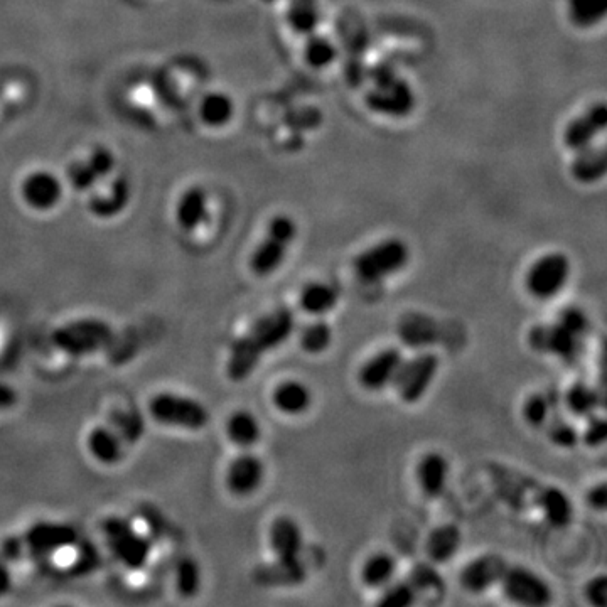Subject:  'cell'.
Wrapping results in <instances>:
<instances>
[{"mask_svg": "<svg viewBox=\"0 0 607 607\" xmlns=\"http://www.w3.org/2000/svg\"><path fill=\"white\" fill-rule=\"evenodd\" d=\"M12 402H14V393L9 388L0 385V409L2 407H9Z\"/></svg>", "mask_w": 607, "mask_h": 607, "instance_id": "f907efd6", "label": "cell"}, {"mask_svg": "<svg viewBox=\"0 0 607 607\" xmlns=\"http://www.w3.org/2000/svg\"><path fill=\"white\" fill-rule=\"evenodd\" d=\"M607 0H569V17L575 26L582 29L597 26L604 21Z\"/></svg>", "mask_w": 607, "mask_h": 607, "instance_id": "e575fe53", "label": "cell"}, {"mask_svg": "<svg viewBox=\"0 0 607 607\" xmlns=\"http://www.w3.org/2000/svg\"><path fill=\"white\" fill-rule=\"evenodd\" d=\"M607 108L604 103H594L586 112L575 117L564 130V144L572 151L591 146L597 135L606 129Z\"/></svg>", "mask_w": 607, "mask_h": 607, "instance_id": "ac0fdd59", "label": "cell"}, {"mask_svg": "<svg viewBox=\"0 0 607 607\" xmlns=\"http://www.w3.org/2000/svg\"><path fill=\"white\" fill-rule=\"evenodd\" d=\"M461 543V530L456 525H441L429 533L425 542V552L434 564H447L456 557Z\"/></svg>", "mask_w": 607, "mask_h": 607, "instance_id": "83f0119b", "label": "cell"}, {"mask_svg": "<svg viewBox=\"0 0 607 607\" xmlns=\"http://www.w3.org/2000/svg\"><path fill=\"white\" fill-rule=\"evenodd\" d=\"M417 481L427 498L436 500L446 491L449 481V462L441 452H427L417 464Z\"/></svg>", "mask_w": 607, "mask_h": 607, "instance_id": "603a6c76", "label": "cell"}, {"mask_svg": "<svg viewBox=\"0 0 607 607\" xmlns=\"http://www.w3.org/2000/svg\"><path fill=\"white\" fill-rule=\"evenodd\" d=\"M537 506L547 518V522L555 528L569 527L574 518L572 501L562 489L555 486H547L538 491Z\"/></svg>", "mask_w": 607, "mask_h": 607, "instance_id": "484cf974", "label": "cell"}, {"mask_svg": "<svg viewBox=\"0 0 607 607\" xmlns=\"http://www.w3.org/2000/svg\"><path fill=\"white\" fill-rule=\"evenodd\" d=\"M338 58V49L331 39L319 34H309L306 46H304V60L314 70H324L333 65Z\"/></svg>", "mask_w": 607, "mask_h": 607, "instance_id": "d6a6232c", "label": "cell"}, {"mask_svg": "<svg viewBox=\"0 0 607 607\" xmlns=\"http://www.w3.org/2000/svg\"><path fill=\"white\" fill-rule=\"evenodd\" d=\"M294 329L296 317L289 307H280L258 317L247 333L231 344L226 360V375L231 382H245L267 353L289 341Z\"/></svg>", "mask_w": 607, "mask_h": 607, "instance_id": "6da1fadb", "label": "cell"}, {"mask_svg": "<svg viewBox=\"0 0 607 607\" xmlns=\"http://www.w3.org/2000/svg\"><path fill=\"white\" fill-rule=\"evenodd\" d=\"M410 248L400 238H387L366 248L355 260V272L360 280L373 284L395 275L409 265Z\"/></svg>", "mask_w": 607, "mask_h": 607, "instance_id": "277c9868", "label": "cell"}, {"mask_svg": "<svg viewBox=\"0 0 607 607\" xmlns=\"http://www.w3.org/2000/svg\"><path fill=\"white\" fill-rule=\"evenodd\" d=\"M607 503V486L606 483H599L597 486H592L587 493V505L594 510L602 511L606 508Z\"/></svg>", "mask_w": 607, "mask_h": 607, "instance_id": "681fc988", "label": "cell"}, {"mask_svg": "<svg viewBox=\"0 0 607 607\" xmlns=\"http://www.w3.org/2000/svg\"><path fill=\"white\" fill-rule=\"evenodd\" d=\"M417 592V587L410 579L392 581L387 587H383L382 597L378 599L377 604L380 607H409L417 602Z\"/></svg>", "mask_w": 607, "mask_h": 607, "instance_id": "74e56055", "label": "cell"}, {"mask_svg": "<svg viewBox=\"0 0 607 607\" xmlns=\"http://www.w3.org/2000/svg\"><path fill=\"white\" fill-rule=\"evenodd\" d=\"M132 181L124 172H113L110 178L86 194V208L95 218L112 220L122 215L132 201Z\"/></svg>", "mask_w": 607, "mask_h": 607, "instance_id": "8fae6325", "label": "cell"}, {"mask_svg": "<svg viewBox=\"0 0 607 607\" xmlns=\"http://www.w3.org/2000/svg\"><path fill=\"white\" fill-rule=\"evenodd\" d=\"M506 567H508V562L501 555H481L466 564V567L461 570L459 581L466 591L481 594V592L489 591L491 587L498 586Z\"/></svg>", "mask_w": 607, "mask_h": 607, "instance_id": "e0dca14e", "label": "cell"}, {"mask_svg": "<svg viewBox=\"0 0 607 607\" xmlns=\"http://www.w3.org/2000/svg\"><path fill=\"white\" fill-rule=\"evenodd\" d=\"M498 586L501 587L506 599L520 606H548L554 597V592L545 579L522 565L508 564Z\"/></svg>", "mask_w": 607, "mask_h": 607, "instance_id": "30bf717a", "label": "cell"}, {"mask_svg": "<svg viewBox=\"0 0 607 607\" xmlns=\"http://www.w3.org/2000/svg\"><path fill=\"white\" fill-rule=\"evenodd\" d=\"M83 157H85L86 164L90 166L93 174H95V178L98 179V183L110 178L113 172L119 171V159L110 147H92Z\"/></svg>", "mask_w": 607, "mask_h": 607, "instance_id": "ab89813d", "label": "cell"}, {"mask_svg": "<svg viewBox=\"0 0 607 607\" xmlns=\"http://www.w3.org/2000/svg\"><path fill=\"white\" fill-rule=\"evenodd\" d=\"M297 237L296 221L291 216L277 215L269 221L265 235L250 255V270L257 277H269L284 264Z\"/></svg>", "mask_w": 607, "mask_h": 607, "instance_id": "3957f363", "label": "cell"}, {"mask_svg": "<svg viewBox=\"0 0 607 607\" xmlns=\"http://www.w3.org/2000/svg\"><path fill=\"white\" fill-rule=\"evenodd\" d=\"M403 360L405 358L398 348H385L378 351L377 355L371 356L370 360L361 365L358 371V383L368 392H378L387 388L397 377Z\"/></svg>", "mask_w": 607, "mask_h": 607, "instance_id": "2e32d148", "label": "cell"}, {"mask_svg": "<svg viewBox=\"0 0 607 607\" xmlns=\"http://www.w3.org/2000/svg\"><path fill=\"white\" fill-rule=\"evenodd\" d=\"M88 451L102 464H117L124 456L125 442L112 424L100 425L88 436Z\"/></svg>", "mask_w": 607, "mask_h": 607, "instance_id": "d4e9b609", "label": "cell"}, {"mask_svg": "<svg viewBox=\"0 0 607 607\" xmlns=\"http://www.w3.org/2000/svg\"><path fill=\"white\" fill-rule=\"evenodd\" d=\"M265 479V464L252 452H243L228 464L225 483L231 495L250 496L258 491Z\"/></svg>", "mask_w": 607, "mask_h": 607, "instance_id": "5bb4252c", "label": "cell"}, {"mask_svg": "<svg viewBox=\"0 0 607 607\" xmlns=\"http://www.w3.org/2000/svg\"><path fill=\"white\" fill-rule=\"evenodd\" d=\"M156 422L181 429L201 430L210 422V412L203 403L176 393H159L149 405Z\"/></svg>", "mask_w": 607, "mask_h": 607, "instance_id": "52a82bcc", "label": "cell"}, {"mask_svg": "<svg viewBox=\"0 0 607 607\" xmlns=\"http://www.w3.org/2000/svg\"><path fill=\"white\" fill-rule=\"evenodd\" d=\"M319 21H321L319 0H289L287 22L294 33L301 36L316 33Z\"/></svg>", "mask_w": 607, "mask_h": 607, "instance_id": "1f68e13d", "label": "cell"}, {"mask_svg": "<svg viewBox=\"0 0 607 607\" xmlns=\"http://www.w3.org/2000/svg\"><path fill=\"white\" fill-rule=\"evenodd\" d=\"M269 545L275 559H301L304 548V535L299 523L291 516L275 518L269 528Z\"/></svg>", "mask_w": 607, "mask_h": 607, "instance_id": "ffe728a7", "label": "cell"}, {"mask_svg": "<svg viewBox=\"0 0 607 607\" xmlns=\"http://www.w3.org/2000/svg\"><path fill=\"white\" fill-rule=\"evenodd\" d=\"M565 405L575 417H589L601 405V398L587 383L577 382L565 393Z\"/></svg>", "mask_w": 607, "mask_h": 607, "instance_id": "836d02e7", "label": "cell"}, {"mask_svg": "<svg viewBox=\"0 0 607 607\" xmlns=\"http://www.w3.org/2000/svg\"><path fill=\"white\" fill-rule=\"evenodd\" d=\"M105 533H107L108 543L112 547L115 557L127 565L129 569L137 570L146 564L151 545L146 538L140 537L129 523L119 518H113L105 523Z\"/></svg>", "mask_w": 607, "mask_h": 607, "instance_id": "7c38bea8", "label": "cell"}, {"mask_svg": "<svg viewBox=\"0 0 607 607\" xmlns=\"http://www.w3.org/2000/svg\"><path fill=\"white\" fill-rule=\"evenodd\" d=\"M301 348L307 355H323L333 344V328L323 319L307 324L301 333Z\"/></svg>", "mask_w": 607, "mask_h": 607, "instance_id": "d590c367", "label": "cell"}, {"mask_svg": "<svg viewBox=\"0 0 607 607\" xmlns=\"http://www.w3.org/2000/svg\"><path fill=\"white\" fill-rule=\"evenodd\" d=\"M178 589L183 596H194L199 589V569L191 559L181 560L178 564Z\"/></svg>", "mask_w": 607, "mask_h": 607, "instance_id": "f6af8a7d", "label": "cell"}, {"mask_svg": "<svg viewBox=\"0 0 607 607\" xmlns=\"http://www.w3.org/2000/svg\"><path fill=\"white\" fill-rule=\"evenodd\" d=\"M587 419H589V422H587L586 430H584V442L589 447L604 446L607 437L606 420L594 414L589 415Z\"/></svg>", "mask_w": 607, "mask_h": 607, "instance_id": "7dc6e473", "label": "cell"}, {"mask_svg": "<svg viewBox=\"0 0 607 607\" xmlns=\"http://www.w3.org/2000/svg\"><path fill=\"white\" fill-rule=\"evenodd\" d=\"M439 368L441 360L434 353H420L410 360H403L392 383L400 400L410 405L420 402L436 380Z\"/></svg>", "mask_w": 607, "mask_h": 607, "instance_id": "9c48e42d", "label": "cell"}, {"mask_svg": "<svg viewBox=\"0 0 607 607\" xmlns=\"http://www.w3.org/2000/svg\"><path fill=\"white\" fill-rule=\"evenodd\" d=\"M570 274V258L562 252H550L533 262L525 277V287L538 301H550L567 287Z\"/></svg>", "mask_w": 607, "mask_h": 607, "instance_id": "8992f818", "label": "cell"}, {"mask_svg": "<svg viewBox=\"0 0 607 607\" xmlns=\"http://www.w3.org/2000/svg\"><path fill=\"white\" fill-rule=\"evenodd\" d=\"M17 193L26 208L36 213L56 210L65 198L66 183L58 172L36 167L26 172L17 184Z\"/></svg>", "mask_w": 607, "mask_h": 607, "instance_id": "5b68a950", "label": "cell"}, {"mask_svg": "<svg viewBox=\"0 0 607 607\" xmlns=\"http://www.w3.org/2000/svg\"><path fill=\"white\" fill-rule=\"evenodd\" d=\"M586 596L591 604L597 607H606L607 579L606 575H597L586 586Z\"/></svg>", "mask_w": 607, "mask_h": 607, "instance_id": "c3c4849f", "label": "cell"}, {"mask_svg": "<svg viewBox=\"0 0 607 607\" xmlns=\"http://www.w3.org/2000/svg\"><path fill=\"white\" fill-rule=\"evenodd\" d=\"M225 432L233 444L243 449H250L262 439L260 420L248 410L233 412L226 420Z\"/></svg>", "mask_w": 607, "mask_h": 607, "instance_id": "f1b7e54d", "label": "cell"}, {"mask_svg": "<svg viewBox=\"0 0 607 607\" xmlns=\"http://www.w3.org/2000/svg\"><path fill=\"white\" fill-rule=\"evenodd\" d=\"M522 415L533 429L545 427L548 419L552 417V400L543 393H533L523 403Z\"/></svg>", "mask_w": 607, "mask_h": 607, "instance_id": "60d3db41", "label": "cell"}, {"mask_svg": "<svg viewBox=\"0 0 607 607\" xmlns=\"http://www.w3.org/2000/svg\"><path fill=\"white\" fill-rule=\"evenodd\" d=\"M265 2H275V0H265Z\"/></svg>", "mask_w": 607, "mask_h": 607, "instance_id": "816d5d0a", "label": "cell"}, {"mask_svg": "<svg viewBox=\"0 0 607 607\" xmlns=\"http://www.w3.org/2000/svg\"><path fill=\"white\" fill-rule=\"evenodd\" d=\"M547 437L554 446L560 449H572L579 442V432L569 420L562 419L559 415H554L548 419Z\"/></svg>", "mask_w": 607, "mask_h": 607, "instance_id": "7bdbcfd3", "label": "cell"}, {"mask_svg": "<svg viewBox=\"0 0 607 607\" xmlns=\"http://www.w3.org/2000/svg\"><path fill=\"white\" fill-rule=\"evenodd\" d=\"M110 424L117 429L125 446H130L134 442L139 441L144 434V419L137 410H129V412H115L110 419Z\"/></svg>", "mask_w": 607, "mask_h": 607, "instance_id": "b9f144b4", "label": "cell"}, {"mask_svg": "<svg viewBox=\"0 0 607 607\" xmlns=\"http://www.w3.org/2000/svg\"><path fill=\"white\" fill-rule=\"evenodd\" d=\"M66 188L73 189L78 194H88L95 186H98V179L95 178L90 166L86 164L85 157H78L66 166L65 172Z\"/></svg>", "mask_w": 607, "mask_h": 607, "instance_id": "8d00e7d4", "label": "cell"}, {"mask_svg": "<svg viewBox=\"0 0 607 607\" xmlns=\"http://www.w3.org/2000/svg\"><path fill=\"white\" fill-rule=\"evenodd\" d=\"M582 339L570 333L562 324H538L528 333L532 350L543 355H554L560 360L574 361L581 355Z\"/></svg>", "mask_w": 607, "mask_h": 607, "instance_id": "4fadbf2b", "label": "cell"}, {"mask_svg": "<svg viewBox=\"0 0 607 607\" xmlns=\"http://www.w3.org/2000/svg\"><path fill=\"white\" fill-rule=\"evenodd\" d=\"M199 122L203 127L210 130H221L228 127L237 115V105L235 100L228 93L208 92L199 98L198 107H196Z\"/></svg>", "mask_w": 607, "mask_h": 607, "instance_id": "7402d4cb", "label": "cell"}, {"mask_svg": "<svg viewBox=\"0 0 607 607\" xmlns=\"http://www.w3.org/2000/svg\"><path fill=\"white\" fill-rule=\"evenodd\" d=\"M210 216V194L205 186L191 184L179 193L174 205V221L186 233H194Z\"/></svg>", "mask_w": 607, "mask_h": 607, "instance_id": "9a60e30c", "label": "cell"}, {"mask_svg": "<svg viewBox=\"0 0 607 607\" xmlns=\"http://www.w3.org/2000/svg\"><path fill=\"white\" fill-rule=\"evenodd\" d=\"M306 579L307 570L301 559H275L272 564L260 565L253 572V582L264 587H296Z\"/></svg>", "mask_w": 607, "mask_h": 607, "instance_id": "44dd1931", "label": "cell"}, {"mask_svg": "<svg viewBox=\"0 0 607 607\" xmlns=\"http://www.w3.org/2000/svg\"><path fill=\"white\" fill-rule=\"evenodd\" d=\"M370 78L373 81L365 102L371 112L385 117L403 119L412 113L415 107V95L412 86L397 76L392 66L380 63L371 68Z\"/></svg>", "mask_w": 607, "mask_h": 607, "instance_id": "7a4b0ae2", "label": "cell"}, {"mask_svg": "<svg viewBox=\"0 0 607 607\" xmlns=\"http://www.w3.org/2000/svg\"><path fill=\"white\" fill-rule=\"evenodd\" d=\"M575 181L592 184L606 176L607 161L604 146H587L575 151L574 162L570 166Z\"/></svg>", "mask_w": 607, "mask_h": 607, "instance_id": "4316f807", "label": "cell"}, {"mask_svg": "<svg viewBox=\"0 0 607 607\" xmlns=\"http://www.w3.org/2000/svg\"><path fill=\"white\" fill-rule=\"evenodd\" d=\"M557 323L562 324L565 329H569L570 333L579 336L581 339L591 331L589 317L579 307L570 306L562 309L559 317H557Z\"/></svg>", "mask_w": 607, "mask_h": 607, "instance_id": "ee69618b", "label": "cell"}, {"mask_svg": "<svg viewBox=\"0 0 607 607\" xmlns=\"http://www.w3.org/2000/svg\"><path fill=\"white\" fill-rule=\"evenodd\" d=\"M112 338L113 331L107 323L98 319H83L56 329L53 344L68 355L83 356L103 350Z\"/></svg>", "mask_w": 607, "mask_h": 607, "instance_id": "ba28073f", "label": "cell"}, {"mask_svg": "<svg viewBox=\"0 0 607 607\" xmlns=\"http://www.w3.org/2000/svg\"><path fill=\"white\" fill-rule=\"evenodd\" d=\"M397 560L392 555L380 552L371 555L361 567V582L368 589H383L395 579Z\"/></svg>", "mask_w": 607, "mask_h": 607, "instance_id": "4dcf8cb0", "label": "cell"}, {"mask_svg": "<svg viewBox=\"0 0 607 607\" xmlns=\"http://www.w3.org/2000/svg\"><path fill=\"white\" fill-rule=\"evenodd\" d=\"M24 543L21 537H9L0 545V597L11 589V565L21 559Z\"/></svg>", "mask_w": 607, "mask_h": 607, "instance_id": "f35d334b", "label": "cell"}, {"mask_svg": "<svg viewBox=\"0 0 607 607\" xmlns=\"http://www.w3.org/2000/svg\"><path fill=\"white\" fill-rule=\"evenodd\" d=\"M21 538L24 547L31 548L36 554H49L71 547L76 542V532L70 525L38 523Z\"/></svg>", "mask_w": 607, "mask_h": 607, "instance_id": "d6986e66", "label": "cell"}, {"mask_svg": "<svg viewBox=\"0 0 607 607\" xmlns=\"http://www.w3.org/2000/svg\"><path fill=\"white\" fill-rule=\"evenodd\" d=\"M409 579L414 582L417 591H422V589H439V587H442L441 575L430 565H415L414 570L410 572Z\"/></svg>", "mask_w": 607, "mask_h": 607, "instance_id": "bcb514c9", "label": "cell"}, {"mask_svg": "<svg viewBox=\"0 0 607 607\" xmlns=\"http://www.w3.org/2000/svg\"><path fill=\"white\" fill-rule=\"evenodd\" d=\"M338 291L326 282H311L301 291L299 306L311 316L321 317L333 311L338 304Z\"/></svg>", "mask_w": 607, "mask_h": 607, "instance_id": "f546056e", "label": "cell"}, {"mask_svg": "<svg viewBox=\"0 0 607 607\" xmlns=\"http://www.w3.org/2000/svg\"><path fill=\"white\" fill-rule=\"evenodd\" d=\"M272 400L280 414L297 417L311 409L312 393L306 383L299 380H285L275 387Z\"/></svg>", "mask_w": 607, "mask_h": 607, "instance_id": "cb8c5ba5", "label": "cell"}]
</instances>
